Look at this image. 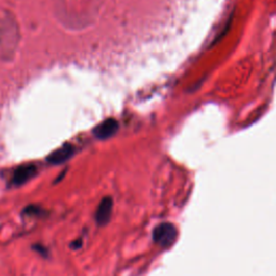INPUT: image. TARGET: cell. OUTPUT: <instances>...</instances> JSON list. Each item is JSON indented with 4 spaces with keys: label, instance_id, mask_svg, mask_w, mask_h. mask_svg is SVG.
<instances>
[{
    "label": "cell",
    "instance_id": "obj_6",
    "mask_svg": "<svg viewBox=\"0 0 276 276\" xmlns=\"http://www.w3.org/2000/svg\"><path fill=\"white\" fill-rule=\"evenodd\" d=\"M24 215L28 216V217H41L43 215H45V211L41 207L38 205H30L27 206L24 209Z\"/></svg>",
    "mask_w": 276,
    "mask_h": 276
},
{
    "label": "cell",
    "instance_id": "obj_7",
    "mask_svg": "<svg viewBox=\"0 0 276 276\" xmlns=\"http://www.w3.org/2000/svg\"><path fill=\"white\" fill-rule=\"evenodd\" d=\"M33 248H34V250H35V252H37L38 254L42 255L43 257H46V256H47V254H49V250H47L46 247L42 246L41 244H37V245H35V246L33 247Z\"/></svg>",
    "mask_w": 276,
    "mask_h": 276
},
{
    "label": "cell",
    "instance_id": "obj_2",
    "mask_svg": "<svg viewBox=\"0 0 276 276\" xmlns=\"http://www.w3.org/2000/svg\"><path fill=\"white\" fill-rule=\"evenodd\" d=\"M113 209V201L110 196H105L95 212V220L98 225H105L110 221Z\"/></svg>",
    "mask_w": 276,
    "mask_h": 276
},
{
    "label": "cell",
    "instance_id": "obj_3",
    "mask_svg": "<svg viewBox=\"0 0 276 276\" xmlns=\"http://www.w3.org/2000/svg\"><path fill=\"white\" fill-rule=\"evenodd\" d=\"M37 175V167L34 164H24L18 166L13 173L12 184L14 186H22L30 182Z\"/></svg>",
    "mask_w": 276,
    "mask_h": 276
},
{
    "label": "cell",
    "instance_id": "obj_5",
    "mask_svg": "<svg viewBox=\"0 0 276 276\" xmlns=\"http://www.w3.org/2000/svg\"><path fill=\"white\" fill-rule=\"evenodd\" d=\"M73 156V147L70 144H66L60 147L59 149L54 150L52 154L47 157V162L53 165H59L65 163Z\"/></svg>",
    "mask_w": 276,
    "mask_h": 276
},
{
    "label": "cell",
    "instance_id": "obj_8",
    "mask_svg": "<svg viewBox=\"0 0 276 276\" xmlns=\"http://www.w3.org/2000/svg\"><path fill=\"white\" fill-rule=\"evenodd\" d=\"M82 246V240H77V241H74L72 244H71V247L73 249H78L80 248V247Z\"/></svg>",
    "mask_w": 276,
    "mask_h": 276
},
{
    "label": "cell",
    "instance_id": "obj_4",
    "mask_svg": "<svg viewBox=\"0 0 276 276\" xmlns=\"http://www.w3.org/2000/svg\"><path fill=\"white\" fill-rule=\"evenodd\" d=\"M119 129V123L115 119H107L94 129V135L98 139H107L116 134Z\"/></svg>",
    "mask_w": 276,
    "mask_h": 276
},
{
    "label": "cell",
    "instance_id": "obj_1",
    "mask_svg": "<svg viewBox=\"0 0 276 276\" xmlns=\"http://www.w3.org/2000/svg\"><path fill=\"white\" fill-rule=\"evenodd\" d=\"M176 228L172 223H161L154 230V241L162 247L172 245L176 240Z\"/></svg>",
    "mask_w": 276,
    "mask_h": 276
}]
</instances>
